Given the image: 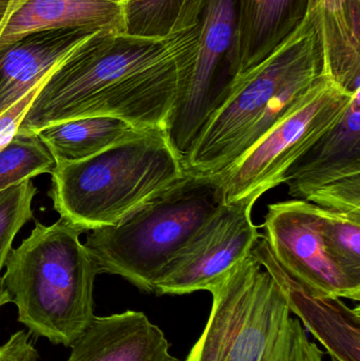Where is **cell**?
Listing matches in <instances>:
<instances>
[{
	"instance_id": "cell-22",
	"label": "cell",
	"mask_w": 360,
	"mask_h": 361,
	"mask_svg": "<svg viewBox=\"0 0 360 361\" xmlns=\"http://www.w3.org/2000/svg\"><path fill=\"white\" fill-rule=\"evenodd\" d=\"M36 193L37 188L32 179L0 190V274L17 233L33 219L32 202Z\"/></svg>"
},
{
	"instance_id": "cell-11",
	"label": "cell",
	"mask_w": 360,
	"mask_h": 361,
	"mask_svg": "<svg viewBox=\"0 0 360 361\" xmlns=\"http://www.w3.org/2000/svg\"><path fill=\"white\" fill-rule=\"evenodd\" d=\"M254 256L283 288L292 313L327 348L334 360L360 361V310H352L340 298L318 294L290 275L275 258L263 235L252 248Z\"/></svg>"
},
{
	"instance_id": "cell-16",
	"label": "cell",
	"mask_w": 360,
	"mask_h": 361,
	"mask_svg": "<svg viewBox=\"0 0 360 361\" xmlns=\"http://www.w3.org/2000/svg\"><path fill=\"white\" fill-rule=\"evenodd\" d=\"M308 6L309 0H238L240 75L266 61L300 27Z\"/></svg>"
},
{
	"instance_id": "cell-28",
	"label": "cell",
	"mask_w": 360,
	"mask_h": 361,
	"mask_svg": "<svg viewBox=\"0 0 360 361\" xmlns=\"http://www.w3.org/2000/svg\"><path fill=\"white\" fill-rule=\"evenodd\" d=\"M332 361H338V360H334V358H333V360H332Z\"/></svg>"
},
{
	"instance_id": "cell-6",
	"label": "cell",
	"mask_w": 360,
	"mask_h": 361,
	"mask_svg": "<svg viewBox=\"0 0 360 361\" xmlns=\"http://www.w3.org/2000/svg\"><path fill=\"white\" fill-rule=\"evenodd\" d=\"M184 173L164 129H149L87 160L55 164L49 195L63 220L93 231L118 224Z\"/></svg>"
},
{
	"instance_id": "cell-25",
	"label": "cell",
	"mask_w": 360,
	"mask_h": 361,
	"mask_svg": "<svg viewBox=\"0 0 360 361\" xmlns=\"http://www.w3.org/2000/svg\"><path fill=\"white\" fill-rule=\"evenodd\" d=\"M27 331L11 335L6 343L0 345V361H38L37 351Z\"/></svg>"
},
{
	"instance_id": "cell-13",
	"label": "cell",
	"mask_w": 360,
	"mask_h": 361,
	"mask_svg": "<svg viewBox=\"0 0 360 361\" xmlns=\"http://www.w3.org/2000/svg\"><path fill=\"white\" fill-rule=\"evenodd\" d=\"M103 30L70 27L30 34L0 48V114L42 84L85 40Z\"/></svg>"
},
{
	"instance_id": "cell-1",
	"label": "cell",
	"mask_w": 360,
	"mask_h": 361,
	"mask_svg": "<svg viewBox=\"0 0 360 361\" xmlns=\"http://www.w3.org/2000/svg\"><path fill=\"white\" fill-rule=\"evenodd\" d=\"M200 46V25L164 38L103 30L46 75L18 133L63 121L112 116L137 129H164L187 86Z\"/></svg>"
},
{
	"instance_id": "cell-18",
	"label": "cell",
	"mask_w": 360,
	"mask_h": 361,
	"mask_svg": "<svg viewBox=\"0 0 360 361\" xmlns=\"http://www.w3.org/2000/svg\"><path fill=\"white\" fill-rule=\"evenodd\" d=\"M139 131L120 118L88 116L53 123L35 133L59 164L92 158Z\"/></svg>"
},
{
	"instance_id": "cell-19",
	"label": "cell",
	"mask_w": 360,
	"mask_h": 361,
	"mask_svg": "<svg viewBox=\"0 0 360 361\" xmlns=\"http://www.w3.org/2000/svg\"><path fill=\"white\" fill-rule=\"evenodd\" d=\"M205 0H123L124 33L164 38L198 25Z\"/></svg>"
},
{
	"instance_id": "cell-4",
	"label": "cell",
	"mask_w": 360,
	"mask_h": 361,
	"mask_svg": "<svg viewBox=\"0 0 360 361\" xmlns=\"http://www.w3.org/2000/svg\"><path fill=\"white\" fill-rule=\"evenodd\" d=\"M206 326L185 361H323L272 274L249 252L207 288Z\"/></svg>"
},
{
	"instance_id": "cell-3",
	"label": "cell",
	"mask_w": 360,
	"mask_h": 361,
	"mask_svg": "<svg viewBox=\"0 0 360 361\" xmlns=\"http://www.w3.org/2000/svg\"><path fill=\"white\" fill-rule=\"evenodd\" d=\"M82 233L61 218L51 225L35 221L29 237L12 248L4 263L2 279L17 320L30 334L63 347H71L95 317L99 273L80 241Z\"/></svg>"
},
{
	"instance_id": "cell-27",
	"label": "cell",
	"mask_w": 360,
	"mask_h": 361,
	"mask_svg": "<svg viewBox=\"0 0 360 361\" xmlns=\"http://www.w3.org/2000/svg\"><path fill=\"white\" fill-rule=\"evenodd\" d=\"M111 1L120 2V4H122L123 0H111Z\"/></svg>"
},
{
	"instance_id": "cell-24",
	"label": "cell",
	"mask_w": 360,
	"mask_h": 361,
	"mask_svg": "<svg viewBox=\"0 0 360 361\" xmlns=\"http://www.w3.org/2000/svg\"><path fill=\"white\" fill-rule=\"evenodd\" d=\"M42 84L30 91L23 99H19L17 103L0 114V152L4 150L16 137L19 126H20L21 122L31 106L34 97L37 94Z\"/></svg>"
},
{
	"instance_id": "cell-14",
	"label": "cell",
	"mask_w": 360,
	"mask_h": 361,
	"mask_svg": "<svg viewBox=\"0 0 360 361\" xmlns=\"http://www.w3.org/2000/svg\"><path fill=\"white\" fill-rule=\"evenodd\" d=\"M70 348L67 361H178L164 332L137 311L95 316Z\"/></svg>"
},
{
	"instance_id": "cell-12",
	"label": "cell",
	"mask_w": 360,
	"mask_h": 361,
	"mask_svg": "<svg viewBox=\"0 0 360 361\" xmlns=\"http://www.w3.org/2000/svg\"><path fill=\"white\" fill-rule=\"evenodd\" d=\"M70 27L124 33L122 4L111 0H0V48L30 34Z\"/></svg>"
},
{
	"instance_id": "cell-23",
	"label": "cell",
	"mask_w": 360,
	"mask_h": 361,
	"mask_svg": "<svg viewBox=\"0 0 360 361\" xmlns=\"http://www.w3.org/2000/svg\"><path fill=\"white\" fill-rule=\"evenodd\" d=\"M304 200L325 209L360 214V173L329 183Z\"/></svg>"
},
{
	"instance_id": "cell-26",
	"label": "cell",
	"mask_w": 360,
	"mask_h": 361,
	"mask_svg": "<svg viewBox=\"0 0 360 361\" xmlns=\"http://www.w3.org/2000/svg\"><path fill=\"white\" fill-rule=\"evenodd\" d=\"M10 302H12V298H11L8 290L6 288V286H4L2 276L0 275V307H2L4 305H8V303Z\"/></svg>"
},
{
	"instance_id": "cell-17",
	"label": "cell",
	"mask_w": 360,
	"mask_h": 361,
	"mask_svg": "<svg viewBox=\"0 0 360 361\" xmlns=\"http://www.w3.org/2000/svg\"><path fill=\"white\" fill-rule=\"evenodd\" d=\"M321 25L325 75L345 92L360 93V0H309Z\"/></svg>"
},
{
	"instance_id": "cell-29",
	"label": "cell",
	"mask_w": 360,
	"mask_h": 361,
	"mask_svg": "<svg viewBox=\"0 0 360 361\" xmlns=\"http://www.w3.org/2000/svg\"><path fill=\"white\" fill-rule=\"evenodd\" d=\"M123 2V1H122Z\"/></svg>"
},
{
	"instance_id": "cell-10",
	"label": "cell",
	"mask_w": 360,
	"mask_h": 361,
	"mask_svg": "<svg viewBox=\"0 0 360 361\" xmlns=\"http://www.w3.org/2000/svg\"><path fill=\"white\" fill-rule=\"evenodd\" d=\"M256 202L225 203L211 216L167 265L154 294L188 295L207 290L218 278L245 258L259 239L252 220Z\"/></svg>"
},
{
	"instance_id": "cell-8",
	"label": "cell",
	"mask_w": 360,
	"mask_h": 361,
	"mask_svg": "<svg viewBox=\"0 0 360 361\" xmlns=\"http://www.w3.org/2000/svg\"><path fill=\"white\" fill-rule=\"evenodd\" d=\"M200 46L192 75L167 118L164 131L182 160L209 118L232 92L239 72L238 0H205Z\"/></svg>"
},
{
	"instance_id": "cell-5",
	"label": "cell",
	"mask_w": 360,
	"mask_h": 361,
	"mask_svg": "<svg viewBox=\"0 0 360 361\" xmlns=\"http://www.w3.org/2000/svg\"><path fill=\"white\" fill-rule=\"evenodd\" d=\"M224 204L220 176L185 173L118 224L90 231L85 246L97 273L154 293L167 265Z\"/></svg>"
},
{
	"instance_id": "cell-21",
	"label": "cell",
	"mask_w": 360,
	"mask_h": 361,
	"mask_svg": "<svg viewBox=\"0 0 360 361\" xmlns=\"http://www.w3.org/2000/svg\"><path fill=\"white\" fill-rule=\"evenodd\" d=\"M328 250L355 281L360 282V214H342L318 206Z\"/></svg>"
},
{
	"instance_id": "cell-2",
	"label": "cell",
	"mask_w": 360,
	"mask_h": 361,
	"mask_svg": "<svg viewBox=\"0 0 360 361\" xmlns=\"http://www.w3.org/2000/svg\"><path fill=\"white\" fill-rule=\"evenodd\" d=\"M325 75L321 25L308 10L304 23L266 61L239 76L183 159L185 173L222 175Z\"/></svg>"
},
{
	"instance_id": "cell-7",
	"label": "cell",
	"mask_w": 360,
	"mask_h": 361,
	"mask_svg": "<svg viewBox=\"0 0 360 361\" xmlns=\"http://www.w3.org/2000/svg\"><path fill=\"white\" fill-rule=\"evenodd\" d=\"M352 97L327 75L321 78L295 110L220 175L225 203L256 202L283 184L292 165L342 118Z\"/></svg>"
},
{
	"instance_id": "cell-15",
	"label": "cell",
	"mask_w": 360,
	"mask_h": 361,
	"mask_svg": "<svg viewBox=\"0 0 360 361\" xmlns=\"http://www.w3.org/2000/svg\"><path fill=\"white\" fill-rule=\"evenodd\" d=\"M360 173V93L342 118L287 171L285 184L294 199L329 183Z\"/></svg>"
},
{
	"instance_id": "cell-20",
	"label": "cell",
	"mask_w": 360,
	"mask_h": 361,
	"mask_svg": "<svg viewBox=\"0 0 360 361\" xmlns=\"http://www.w3.org/2000/svg\"><path fill=\"white\" fill-rule=\"evenodd\" d=\"M54 165L52 156L36 133H18L0 152V190L51 173Z\"/></svg>"
},
{
	"instance_id": "cell-9",
	"label": "cell",
	"mask_w": 360,
	"mask_h": 361,
	"mask_svg": "<svg viewBox=\"0 0 360 361\" xmlns=\"http://www.w3.org/2000/svg\"><path fill=\"white\" fill-rule=\"evenodd\" d=\"M262 227L279 264L318 294L360 300V282L350 277L328 250L318 206L302 199L270 204Z\"/></svg>"
}]
</instances>
